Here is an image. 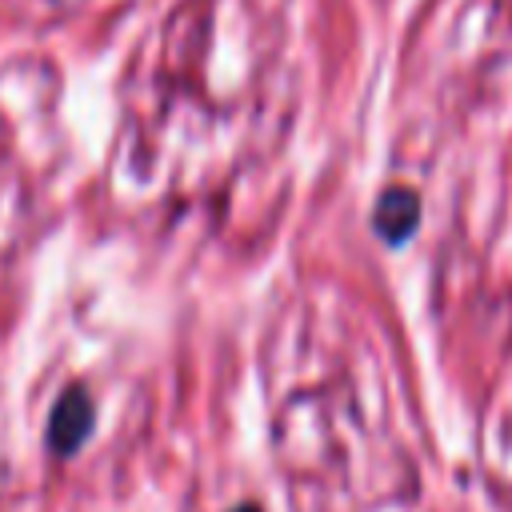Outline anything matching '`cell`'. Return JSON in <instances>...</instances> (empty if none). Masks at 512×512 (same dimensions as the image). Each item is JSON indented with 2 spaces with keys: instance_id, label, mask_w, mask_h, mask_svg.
I'll use <instances>...</instances> for the list:
<instances>
[{
  "instance_id": "1",
  "label": "cell",
  "mask_w": 512,
  "mask_h": 512,
  "mask_svg": "<svg viewBox=\"0 0 512 512\" xmlns=\"http://www.w3.org/2000/svg\"><path fill=\"white\" fill-rule=\"evenodd\" d=\"M88 428H92V404H88L84 388H68V392L56 400V408H52V420H48V444H52L56 452L68 456V452H76V448L84 444Z\"/></svg>"
},
{
  "instance_id": "2",
  "label": "cell",
  "mask_w": 512,
  "mask_h": 512,
  "mask_svg": "<svg viewBox=\"0 0 512 512\" xmlns=\"http://www.w3.org/2000/svg\"><path fill=\"white\" fill-rule=\"evenodd\" d=\"M416 224H420V200L412 188H388L376 200V232L388 244H404Z\"/></svg>"
},
{
  "instance_id": "3",
  "label": "cell",
  "mask_w": 512,
  "mask_h": 512,
  "mask_svg": "<svg viewBox=\"0 0 512 512\" xmlns=\"http://www.w3.org/2000/svg\"><path fill=\"white\" fill-rule=\"evenodd\" d=\"M236 512H260V508H252V504H244V508H236Z\"/></svg>"
}]
</instances>
